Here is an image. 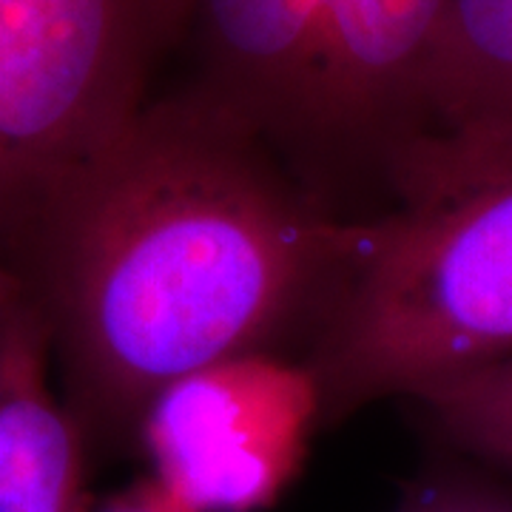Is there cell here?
<instances>
[{
    "label": "cell",
    "mask_w": 512,
    "mask_h": 512,
    "mask_svg": "<svg viewBox=\"0 0 512 512\" xmlns=\"http://www.w3.org/2000/svg\"><path fill=\"white\" fill-rule=\"evenodd\" d=\"M194 0H0V214L146 109Z\"/></svg>",
    "instance_id": "obj_3"
},
{
    "label": "cell",
    "mask_w": 512,
    "mask_h": 512,
    "mask_svg": "<svg viewBox=\"0 0 512 512\" xmlns=\"http://www.w3.org/2000/svg\"><path fill=\"white\" fill-rule=\"evenodd\" d=\"M365 225L185 89L3 211L0 259L52 328L60 396L92 456L111 458L137 453L148 404L171 382L311 348Z\"/></svg>",
    "instance_id": "obj_1"
},
{
    "label": "cell",
    "mask_w": 512,
    "mask_h": 512,
    "mask_svg": "<svg viewBox=\"0 0 512 512\" xmlns=\"http://www.w3.org/2000/svg\"><path fill=\"white\" fill-rule=\"evenodd\" d=\"M433 131L512 148V0H450L430 69Z\"/></svg>",
    "instance_id": "obj_8"
},
{
    "label": "cell",
    "mask_w": 512,
    "mask_h": 512,
    "mask_svg": "<svg viewBox=\"0 0 512 512\" xmlns=\"http://www.w3.org/2000/svg\"><path fill=\"white\" fill-rule=\"evenodd\" d=\"M450 0H322V52L302 180L339 211L345 171L384 185L433 131L430 69Z\"/></svg>",
    "instance_id": "obj_5"
},
{
    "label": "cell",
    "mask_w": 512,
    "mask_h": 512,
    "mask_svg": "<svg viewBox=\"0 0 512 512\" xmlns=\"http://www.w3.org/2000/svg\"><path fill=\"white\" fill-rule=\"evenodd\" d=\"M52 328L0 259V512H89L92 450L52 387Z\"/></svg>",
    "instance_id": "obj_7"
},
{
    "label": "cell",
    "mask_w": 512,
    "mask_h": 512,
    "mask_svg": "<svg viewBox=\"0 0 512 512\" xmlns=\"http://www.w3.org/2000/svg\"><path fill=\"white\" fill-rule=\"evenodd\" d=\"M89 512H200L194 504L165 487L160 478L148 476L137 478L128 484L126 490L109 495L97 507H89Z\"/></svg>",
    "instance_id": "obj_11"
},
{
    "label": "cell",
    "mask_w": 512,
    "mask_h": 512,
    "mask_svg": "<svg viewBox=\"0 0 512 512\" xmlns=\"http://www.w3.org/2000/svg\"><path fill=\"white\" fill-rule=\"evenodd\" d=\"M308 356L319 427L512 356V148L430 131L390 165Z\"/></svg>",
    "instance_id": "obj_2"
},
{
    "label": "cell",
    "mask_w": 512,
    "mask_h": 512,
    "mask_svg": "<svg viewBox=\"0 0 512 512\" xmlns=\"http://www.w3.org/2000/svg\"><path fill=\"white\" fill-rule=\"evenodd\" d=\"M410 402L453 456L512 478V356L433 384Z\"/></svg>",
    "instance_id": "obj_9"
},
{
    "label": "cell",
    "mask_w": 512,
    "mask_h": 512,
    "mask_svg": "<svg viewBox=\"0 0 512 512\" xmlns=\"http://www.w3.org/2000/svg\"><path fill=\"white\" fill-rule=\"evenodd\" d=\"M316 427L311 367L254 353L200 367L157 393L137 453L200 512H262L302 473Z\"/></svg>",
    "instance_id": "obj_4"
},
{
    "label": "cell",
    "mask_w": 512,
    "mask_h": 512,
    "mask_svg": "<svg viewBox=\"0 0 512 512\" xmlns=\"http://www.w3.org/2000/svg\"><path fill=\"white\" fill-rule=\"evenodd\" d=\"M396 512H512V487L467 458L433 461L404 490Z\"/></svg>",
    "instance_id": "obj_10"
},
{
    "label": "cell",
    "mask_w": 512,
    "mask_h": 512,
    "mask_svg": "<svg viewBox=\"0 0 512 512\" xmlns=\"http://www.w3.org/2000/svg\"><path fill=\"white\" fill-rule=\"evenodd\" d=\"M185 86L251 128L302 177L319 86L322 0H194Z\"/></svg>",
    "instance_id": "obj_6"
}]
</instances>
